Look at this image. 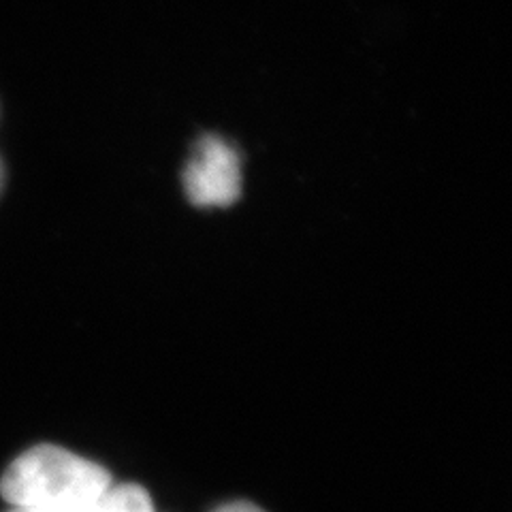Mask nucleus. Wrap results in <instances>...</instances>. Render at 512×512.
<instances>
[{"label": "nucleus", "mask_w": 512, "mask_h": 512, "mask_svg": "<svg viewBox=\"0 0 512 512\" xmlns=\"http://www.w3.org/2000/svg\"><path fill=\"white\" fill-rule=\"evenodd\" d=\"M109 487L107 470L52 444L30 448L0 480L13 508L41 512H88Z\"/></svg>", "instance_id": "nucleus-1"}, {"label": "nucleus", "mask_w": 512, "mask_h": 512, "mask_svg": "<svg viewBox=\"0 0 512 512\" xmlns=\"http://www.w3.org/2000/svg\"><path fill=\"white\" fill-rule=\"evenodd\" d=\"M188 199L201 207L231 205L239 197V156L227 141L203 137L184 171Z\"/></svg>", "instance_id": "nucleus-2"}, {"label": "nucleus", "mask_w": 512, "mask_h": 512, "mask_svg": "<svg viewBox=\"0 0 512 512\" xmlns=\"http://www.w3.org/2000/svg\"><path fill=\"white\" fill-rule=\"evenodd\" d=\"M88 512H154L146 489L137 485H111Z\"/></svg>", "instance_id": "nucleus-3"}, {"label": "nucleus", "mask_w": 512, "mask_h": 512, "mask_svg": "<svg viewBox=\"0 0 512 512\" xmlns=\"http://www.w3.org/2000/svg\"><path fill=\"white\" fill-rule=\"evenodd\" d=\"M216 512H265V510H261L259 506H254V504H248V502H233V504L218 508Z\"/></svg>", "instance_id": "nucleus-4"}, {"label": "nucleus", "mask_w": 512, "mask_h": 512, "mask_svg": "<svg viewBox=\"0 0 512 512\" xmlns=\"http://www.w3.org/2000/svg\"><path fill=\"white\" fill-rule=\"evenodd\" d=\"M11 512H41V510H28V508H13Z\"/></svg>", "instance_id": "nucleus-5"}]
</instances>
